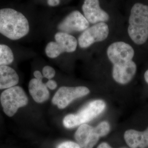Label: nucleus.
Masks as SVG:
<instances>
[{
	"label": "nucleus",
	"instance_id": "obj_1",
	"mask_svg": "<svg viewBox=\"0 0 148 148\" xmlns=\"http://www.w3.org/2000/svg\"><path fill=\"white\" fill-rule=\"evenodd\" d=\"M30 30L26 16L12 8L0 9V34L12 40L25 36Z\"/></svg>",
	"mask_w": 148,
	"mask_h": 148
},
{
	"label": "nucleus",
	"instance_id": "obj_2",
	"mask_svg": "<svg viewBox=\"0 0 148 148\" xmlns=\"http://www.w3.org/2000/svg\"><path fill=\"white\" fill-rule=\"evenodd\" d=\"M128 33L133 41L143 45L148 38V5L137 3L133 6L129 18Z\"/></svg>",
	"mask_w": 148,
	"mask_h": 148
},
{
	"label": "nucleus",
	"instance_id": "obj_3",
	"mask_svg": "<svg viewBox=\"0 0 148 148\" xmlns=\"http://www.w3.org/2000/svg\"><path fill=\"white\" fill-rule=\"evenodd\" d=\"M106 108V103L98 99L92 101L75 114H69L64 118L63 123L66 128H73L90 122L101 114Z\"/></svg>",
	"mask_w": 148,
	"mask_h": 148
},
{
	"label": "nucleus",
	"instance_id": "obj_4",
	"mask_svg": "<svg viewBox=\"0 0 148 148\" xmlns=\"http://www.w3.org/2000/svg\"><path fill=\"white\" fill-rule=\"evenodd\" d=\"M3 111L7 116L12 117L18 109L28 104L29 100L23 88L16 86L5 90L0 96Z\"/></svg>",
	"mask_w": 148,
	"mask_h": 148
},
{
	"label": "nucleus",
	"instance_id": "obj_5",
	"mask_svg": "<svg viewBox=\"0 0 148 148\" xmlns=\"http://www.w3.org/2000/svg\"><path fill=\"white\" fill-rule=\"evenodd\" d=\"M54 38L56 41L48 43L45 48L48 57L56 58L64 52L71 53L76 51L77 41L73 36L59 32L56 34Z\"/></svg>",
	"mask_w": 148,
	"mask_h": 148
},
{
	"label": "nucleus",
	"instance_id": "obj_6",
	"mask_svg": "<svg viewBox=\"0 0 148 148\" xmlns=\"http://www.w3.org/2000/svg\"><path fill=\"white\" fill-rule=\"evenodd\" d=\"M90 90L84 86L75 87H62L53 96L52 102L60 109L69 106L74 100L84 97L90 93Z\"/></svg>",
	"mask_w": 148,
	"mask_h": 148
},
{
	"label": "nucleus",
	"instance_id": "obj_7",
	"mask_svg": "<svg viewBox=\"0 0 148 148\" xmlns=\"http://www.w3.org/2000/svg\"><path fill=\"white\" fill-rule=\"evenodd\" d=\"M109 33L108 25L105 23H99L88 27L80 35L78 43L82 48L88 47L92 44L106 40Z\"/></svg>",
	"mask_w": 148,
	"mask_h": 148
},
{
	"label": "nucleus",
	"instance_id": "obj_8",
	"mask_svg": "<svg viewBox=\"0 0 148 148\" xmlns=\"http://www.w3.org/2000/svg\"><path fill=\"white\" fill-rule=\"evenodd\" d=\"M134 49L130 45L123 42L113 43L107 49V55L113 65H122L132 60Z\"/></svg>",
	"mask_w": 148,
	"mask_h": 148
},
{
	"label": "nucleus",
	"instance_id": "obj_9",
	"mask_svg": "<svg viewBox=\"0 0 148 148\" xmlns=\"http://www.w3.org/2000/svg\"><path fill=\"white\" fill-rule=\"evenodd\" d=\"M90 23L79 11H75L66 16L58 25L60 32L71 34L75 32H84L88 28Z\"/></svg>",
	"mask_w": 148,
	"mask_h": 148
},
{
	"label": "nucleus",
	"instance_id": "obj_10",
	"mask_svg": "<svg viewBox=\"0 0 148 148\" xmlns=\"http://www.w3.org/2000/svg\"><path fill=\"white\" fill-rule=\"evenodd\" d=\"M82 11L85 18L91 24L105 23L109 19V14L101 9L99 0H85Z\"/></svg>",
	"mask_w": 148,
	"mask_h": 148
},
{
	"label": "nucleus",
	"instance_id": "obj_11",
	"mask_svg": "<svg viewBox=\"0 0 148 148\" xmlns=\"http://www.w3.org/2000/svg\"><path fill=\"white\" fill-rule=\"evenodd\" d=\"M99 138L95 127L85 123L80 125L75 134L76 140L82 148H93Z\"/></svg>",
	"mask_w": 148,
	"mask_h": 148
},
{
	"label": "nucleus",
	"instance_id": "obj_12",
	"mask_svg": "<svg viewBox=\"0 0 148 148\" xmlns=\"http://www.w3.org/2000/svg\"><path fill=\"white\" fill-rule=\"evenodd\" d=\"M137 66L132 60L122 65H114L112 69V77L119 84L125 85L129 83L136 74Z\"/></svg>",
	"mask_w": 148,
	"mask_h": 148
},
{
	"label": "nucleus",
	"instance_id": "obj_13",
	"mask_svg": "<svg viewBox=\"0 0 148 148\" xmlns=\"http://www.w3.org/2000/svg\"><path fill=\"white\" fill-rule=\"evenodd\" d=\"M124 139L131 148L148 147V127L144 131L128 130L124 134Z\"/></svg>",
	"mask_w": 148,
	"mask_h": 148
},
{
	"label": "nucleus",
	"instance_id": "obj_14",
	"mask_svg": "<svg viewBox=\"0 0 148 148\" xmlns=\"http://www.w3.org/2000/svg\"><path fill=\"white\" fill-rule=\"evenodd\" d=\"M29 91L32 99L37 103H42L49 98V92L42 80L35 78L30 80L29 84Z\"/></svg>",
	"mask_w": 148,
	"mask_h": 148
},
{
	"label": "nucleus",
	"instance_id": "obj_15",
	"mask_svg": "<svg viewBox=\"0 0 148 148\" xmlns=\"http://www.w3.org/2000/svg\"><path fill=\"white\" fill-rule=\"evenodd\" d=\"M19 80V76L15 70L8 65L0 66V90L16 86Z\"/></svg>",
	"mask_w": 148,
	"mask_h": 148
},
{
	"label": "nucleus",
	"instance_id": "obj_16",
	"mask_svg": "<svg viewBox=\"0 0 148 148\" xmlns=\"http://www.w3.org/2000/svg\"><path fill=\"white\" fill-rule=\"evenodd\" d=\"M14 60V54L10 47L0 44V66L8 65Z\"/></svg>",
	"mask_w": 148,
	"mask_h": 148
},
{
	"label": "nucleus",
	"instance_id": "obj_17",
	"mask_svg": "<svg viewBox=\"0 0 148 148\" xmlns=\"http://www.w3.org/2000/svg\"><path fill=\"white\" fill-rule=\"evenodd\" d=\"M95 131L98 134L99 137H103L107 135L110 130L109 123L107 121H103L100 123L97 126L95 127Z\"/></svg>",
	"mask_w": 148,
	"mask_h": 148
},
{
	"label": "nucleus",
	"instance_id": "obj_18",
	"mask_svg": "<svg viewBox=\"0 0 148 148\" xmlns=\"http://www.w3.org/2000/svg\"><path fill=\"white\" fill-rule=\"evenodd\" d=\"M42 75L43 77L51 79L54 77L56 75V71L50 66H45L42 69Z\"/></svg>",
	"mask_w": 148,
	"mask_h": 148
},
{
	"label": "nucleus",
	"instance_id": "obj_19",
	"mask_svg": "<svg viewBox=\"0 0 148 148\" xmlns=\"http://www.w3.org/2000/svg\"><path fill=\"white\" fill-rule=\"evenodd\" d=\"M57 148H82L77 143L71 141H66L60 143Z\"/></svg>",
	"mask_w": 148,
	"mask_h": 148
},
{
	"label": "nucleus",
	"instance_id": "obj_20",
	"mask_svg": "<svg viewBox=\"0 0 148 148\" xmlns=\"http://www.w3.org/2000/svg\"><path fill=\"white\" fill-rule=\"evenodd\" d=\"M46 87L50 90H55L57 87V83L53 79H49L45 84Z\"/></svg>",
	"mask_w": 148,
	"mask_h": 148
},
{
	"label": "nucleus",
	"instance_id": "obj_21",
	"mask_svg": "<svg viewBox=\"0 0 148 148\" xmlns=\"http://www.w3.org/2000/svg\"><path fill=\"white\" fill-rule=\"evenodd\" d=\"M48 5L51 7H55L60 3V0H47Z\"/></svg>",
	"mask_w": 148,
	"mask_h": 148
},
{
	"label": "nucleus",
	"instance_id": "obj_22",
	"mask_svg": "<svg viewBox=\"0 0 148 148\" xmlns=\"http://www.w3.org/2000/svg\"><path fill=\"white\" fill-rule=\"evenodd\" d=\"M34 76L35 79H40V80H42L43 78L42 74L40 71H38V70L35 71L34 73Z\"/></svg>",
	"mask_w": 148,
	"mask_h": 148
},
{
	"label": "nucleus",
	"instance_id": "obj_23",
	"mask_svg": "<svg viewBox=\"0 0 148 148\" xmlns=\"http://www.w3.org/2000/svg\"><path fill=\"white\" fill-rule=\"evenodd\" d=\"M97 148H111V147L106 143H101V144Z\"/></svg>",
	"mask_w": 148,
	"mask_h": 148
},
{
	"label": "nucleus",
	"instance_id": "obj_24",
	"mask_svg": "<svg viewBox=\"0 0 148 148\" xmlns=\"http://www.w3.org/2000/svg\"><path fill=\"white\" fill-rule=\"evenodd\" d=\"M144 79L145 81L147 82V83L148 84V70H147L144 74Z\"/></svg>",
	"mask_w": 148,
	"mask_h": 148
}]
</instances>
